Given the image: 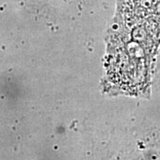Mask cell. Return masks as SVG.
Here are the masks:
<instances>
[{
  "label": "cell",
  "mask_w": 160,
  "mask_h": 160,
  "mask_svg": "<svg viewBox=\"0 0 160 160\" xmlns=\"http://www.w3.org/2000/svg\"><path fill=\"white\" fill-rule=\"evenodd\" d=\"M153 14H156L160 17V0L156 2L153 5Z\"/></svg>",
  "instance_id": "6da1fadb"
}]
</instances>
